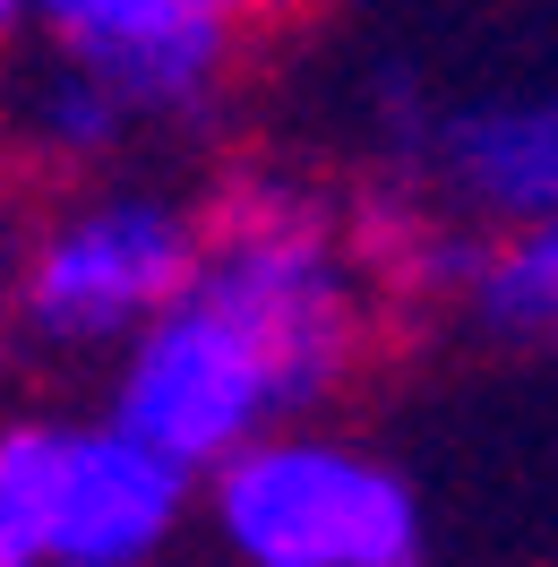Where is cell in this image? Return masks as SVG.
<instances>
[{
	"label": "cell",
	"mask_w": 558,
	"mask_h": 567,
	"mask_svg": "<svg viewBox=\"0 0 558 567\" xmlns=\"http://www.w3.org/2000/svg\"><path fill=\"white\" fill-rule=\"evenodd\" d=\"M198 292L224 301L276 361L292 413H318L361 379L379 344V284L352 249V215L335 189L283 164H241L207 198V258Z\"/></svg>",
	"instance_id": "1"
},
{
	"label": "cell",
	"mask_w": 558,
	"mask_h": 567,
	"mask_svg": "<svg viewBox=\"0 0 558 567\" xmlns=\"http://www.w3.org/2000/svg\"><path fill=\"white\" fill-rule=\"evenodd\" d=\"M198 258H207V198L104 173L61 181L27 233L18 327L52 353H121L198 284Z\"/></svg>",
	"instance_id": "2"
},
{
	"label": "cell",
	"mask_w": 558,
	"mask_h": 567,
	"mask_svg": "<svg viewBox=\"0 0 558 567\" xmlns=\"http://www.w3.org/2000/svg\"><path fill=\"white\" fill-rule=\"evenodd\" d=\"M198 507L241 567H430L421 491L335 430H258L207 473Z\"/></svg>",
	"instance_id": "3"
},
{
	"label": "cell",
	"mask_w": 558,
	"mask_h": 567,
	"mask_svg": "<svg viewBox=\"0 0 558 567\" xmlns=\"http://www.w3.org/2000/svg\"><path fill=\"white\" fill-rule=\"evenodd\" d=\"M104 413L121 430H138L146 447L180 456L189 473H215V464L249 447L258 430L292 422V395H283L276 361L258 353L224 301H207L198 284L180 292L164 319H146L121 353H112V395Z\"/></svg>",
	"instance_id": "4"
},
{
	"label": "cell",
	"mask_w": 558,
	"mask_h": 567,
	"mask_svg": "<svg viewBox=\"0 0 558 567\" xmlns=\"http://www.w3.org/2000/svg\"><path fill=\"white\" fill-rule=\"evenodd\" d=\"M35 35L95 61L146 130H207L241 70V35L198 0H35Z\"/></svg>",
	"instance_id": "5"
},
{
	"label": "cell",
	"mask_w": 558,
	"mask_h": 567,
	"mask_svg": "<svg viewBox=\"0 0 558 567\" xmlns=\"http://www.w3.org/2000/svg\"><path fill=\"white\" fill-rule=\"evenodd\" d=\"M207 473L146 447L138 430L70 422L61 456V516H52V567H155L180 542Z\"/></svg>",
	"instance_id": "6"
},
{
	"label": "cell",
	"mask_w": 558,
	"mask_h": 567,
	"mask_svg": "<svg viewBox=\"0 0 558 567\" xmlns=\"http://www.w3.org/2000/svg\"><path fill=\"white\" fill-rule=\"evenodd\" d=\"M395 173L438 189L473 224H533L558 215V95H489V104H430L395 146Z\"/></svg>",
	"instance_id": "7"
},
{
	"label": "cell",
	"mask_w": 558,
	"mask_h": 567,
	"mask_svg": "<svg viewBox=\"0 0 558 567\" xmlns=\"http://www.w3.org/2000/svg\"><path fill=\"white\" fill-rule=\"evenodd\" d=\"M130 130H138L130 95H121L95 61L61 52V43H43V61L18 70L9 95H0V138L18 146L35 173H52V181L104 173L112 155L130 146Z\"/></svg>",
	"instance_id": "8"
},
{
	"label": "cell",
	"mask_w": 558,
	"mask_h": 567,
	"mask_svg": "<svg viewBox=\"0 0 558 567\" xmlns=\"http://www.w3.org/2000/svg\"><path fill=\"white\" fill-rule=\"evenodd\" d=\"M455 319L498 344H558V215L482 224L473 276L455 292Z\"/></svg>",
	"instance_id": "9"
},
{
	"label": "cell",
	"mask_w": 558,
	"mask_h": 567,
	"mask_svg": "<svg viewBox=\"0 0 558 567\" xmlns=\"http://www.w3.org/2000/svg\"><path fill=\"white\" fill-rule=\"evenodd\" d=\"M61 456L70 422H0V567H52V516H61Z\"/></svg>",
	"instance_id": "10"
},
{
	"label": "cell",
	"mask_w": 558,
	"mask_h": 567,
	"mask_svg": "<svg viewBox=\"0 0 558 567\" xmlns=\"http://www.w3.org/2000/svg\"><path fill=\"white\" fill-rule=\"evenodd\" d=\"M35 164L0 138V327H18V267H27V233H35Z\"/></svg>",
	"instance_id": "11"
},
{
	"label": "cell",
	"mask_w": 558,
	"mask_h": 567,
	"mask_svg": "<svg viewBox=\"0 0 558 567\" xmlns=\"http://www.w3.org/2000/svg\"><path fill=\"white\" fill-rule=\"evenodd\" d=\"M198 9H207V18H224V27H232V35H276V27H292V18H310L318 0H198Z\"/></svg>",
	"instance_id": "12"
},
{
	"label": "cell",
	"mask_w": 558,
	"mask_h": 567,
	"mask_svg": "<svg viewBox=\"0 0 558 567\" xmlns=\"http://www.w3.org/2000/svg\"><path fill=\"white\" fill-rule=\"evenodd\" d=\"M27 27H35V0H0V43L27 35Z\"/></svg>",
	"instance_id": "13"
}]
</instances>
